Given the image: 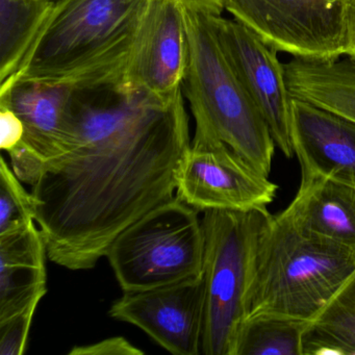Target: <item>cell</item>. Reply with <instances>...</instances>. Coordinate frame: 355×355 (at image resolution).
<instances>
[{
    "label": "cell",
    "instance_id": "obj_1",
    "mask_svg": "<svg viewBox=\"0 0 355 355\" xmlns=\"http://www.w3.org/2000/svg\"><path fill=\"white\" fill-rule=\"evenodd\" d=\"M191 142L182 89L170 99L123 80L74 89L63 150L32 188L47 257L93 269L126 227L176 196Z\"/></svg>",
    "mask_w": 355,
    "mask_h": 355
},
{
    "label": "cell",
    "instance_id": "obj_2",
    "mask_svg": "<svg viewBox=\"0 0 355 355\" xmlns=\"http://www.w3.org/2000/svg\"><path fill=\"white\" fill-rule=\"evenodd\" d=\"M53 1L21 69L3 84L33 80L83 89L123 80L145 0Z\"/></svg>",
    "mask_w": 355,
    "mask_h": 355
},
{
    "label": "cell",
    "instance_id": "obj_3",
    "mask_svg": "<svg viewBox=\"0 0 355 355\" xmlns=\"http://www.w3.org/2000/svg\"><path fill=\"white\" fill-rule=\"evenodd\" d=\"M354 272L355 248L301 232L282 213L272 215L259 239L248 315L311 322Z\"/></svg>",
    "mask_w": 355,
    "mask_h": 355
},
{
    "label": "cell",
    "instance_id": "obj_4",
    "mask_svg": "<svg viewBox=\"0 0 355 355\" xmlns=\"http://www.w3.org/2000/svg\"><path fill=\"white\" fill-rule=\"evenodd\" d=\"M189 68L182 92L195 120L194 136L221 141L269 178L275 142L269 126L228 62L211 16L182 7Z\"/></svg>",
    "mask_w": 355,
    "mask_h": 355
},
{
    "label": "cell",
    "instance_id": "obj_5",
    "mask_svg": "<svg viewBox=\"0 0 355 355\" xmlns=\"http://www.w3.org/2000/svg\"><path fill=\"white\" fill-rule=\"evenodd\" d=\"M271 216L268 209L203 211L201 354H234L239 328L248 315L259 239Z\"/></svg>",
    "mask_w": 355,
    "mask_h": 355
},
{
    "label": "cell",
    "instance_id": "obj_6",
    "mask_svg": "<svg viewBox=\"0 0 355 355\" xmlns=\"http://www.w3.org/2000/svg\"><path fill=\"white\" fill-rule=\"evenodd\" d=\"M198 214L175 196L113 241L105 257L123 292L150 290L202 274L205 236Z\"/></svg>",
    "mask_w": 355,
    "mask_h": 355
},
{
    "label": "cell",
    "instance_id": "obj_7",
    "mask_svg": "<svg viewBox=\"0 0 355 355\" xmlns=\"http://www.w3.org/2000/svg\"><path fill=\"white\" fill-rule=\"evenodd\" d=\"M350 0H226L234 19L296 59L334 61L348 51Z\"/></svg>",
    "mask_w": 355,
    "mask_h": 355
},
{
    "label": "cell",
    "instance_id": "obj_8",
    "mask_svg": "<svg viewBox=\"0 0 355 355\" xmlns=\"http://www.w3.org/2000/svg\"><path fill=\"white\" fill-rule=\"evenodd\" d=\"M277 189L225 143L207 137H193L176 172V196L199 213L268 209Z\"/></svg>",
    "mask_w": 355,
    "mask_h": 355
},
{
    "label": "cell",
    "instance_id": "obj_9",
    "mask_svg": "<svg viewBox=\"0 0 355 355\" xmlns=\"http://www.w3.org/2000/svg\"><path fill=\"white\" fill-rule=\"evenodd\" d=\"M189 42L178 0H145L130 45L123 80L161 99H170L189 68Z\"/></svg>",
    "mask_w": 355,
    "mask_h": 355
},
{
    "label": "cell",
    "instance_id": "obj_10",
    "mask_svg": "<svg viewBox=\"0 0 355 355\" xmlns=\"http://www.w3.org/2000/svg\"><path fill=\"white\" fill-rule=\"evenodd\" d=\"M209 16L228 62L269 126L276 146L291 159L294 155L290 130L293 96L278 51L236 19Z\"/></svg>",
    "mask_w": 355,
    "mask_h": 355
},
{
    "label": "cell",
    "instance_id": "obj_11",
    "mask_svg": "<svg viewBox=\"0 0 355 355\" xmlns=\"http://www.w3.org/2000/svg\"><path fill=\"white\" fill-rule=\"evenodd\" d=\"M203 313L202 274L150 290L123 292L109 311L110 317L137 326L175 355L200 354Z\"/></svg>",
    "mask_w": 355,
    "mask_h": 355
},
{
    "label": "cell",
    "instance_id": "obj_12",
    "mask_svg": "<svg viewBox=\"0 0 355 355\" xmlns=\"http://www.w3.org/2000/svg\"><path fill=\"white\" fill-rule=\"evenodd\" d=\"M290 130L301 180L328 178L355 188L354 121L293 97Z\"/></svg>",
    "mask_w": 355,
    "mask_h": 355
},
{
    "label": "cell",
    "instance_id": "obj_13",
    "mask_svg": "<svg viewBox=\"0 0 355 355\" xmlns=\"http://www.w3.org/2000/svg\"><path fill=\"white\" fill-rule=\"evenodd\" d=\"M74 89L33 80L0 85V105L15 112L24 125V142L45 162L63 150Z\"/></svg>",
    "mask_w": 355,
    "mask_h": 355
},
{
    "label": "cell",
    "instance_id": "obj_14",
    "mask_svg": "<svg viewBox=\"0 0 355 355\" xmlns=\"http://www.w3.org/2000/svg\"><path fill=\"white\" fill-rule=\"evenodd\" d=\"M46 244L36 221L0 234V322L42 300Z\"/></svg>",
    "mask_w": 355,
    "mask_h": 355
},
{
    "label": "cell",
    "instance_id": "obj_15",
    "mask_svg": "<svg viewBox=\"0 0 355 355\" xmlns=\"http://www.w3.org/2000/svg\"><path fill=\"white\" fill-rule=\"evenodd\" d=\"M301 232L355 248V188L328 178L301 180L282 211Z\"/></svg>",
    "mask_w": 355,
    "mask_h": 355
},
{
    "label": "cell",
    "instance_id": "obj_16",
    "mask_svg": "<svg viewBox=\"0 0 355 355\" xmlns=\"http://www.w3.org/2000/svg\"><path fill=\"white\" fill-rule=\"evenodd\" d=\"M288 91L294 98L355 122V61H309L293 58L284 64Z\"/></svg>",
    "mask_w": 355,
    "mask_h": 355
},
{
    "label": "cell",
    "instance_id": "obj_17",
    "mask_svg": "<svg viewBox=\"0 0 355 355\" xmlns=\"http://www.w3.org/2000/svg\"><path fill=\"white\" fill-rule=\"evenodd\" d=\"M53 3V0H0V84L21 69Z\"/></svg>",
    "mask_w": 355,
    "mask_h": 355
},
{
    "label": "cell",
    "instance_id": "obj_18",
    "mask_svg": "<svg viewBox=\"0 0 355 355\" xmlns=\"http://www.w3.org/2000/svg\"><path fill=\"white\" fill-rule=\"evenodd\" d=\"M355 355V272L309 323L303 355Z\"/></svg>",
    "mask_w": 355,
    "mask_h": 355
},
{
    "label": "cell",
    "instance_id": "obj_19",
    "mask_svg": "<svg viewBox=\"0 0 355 355\" xmlns=\"http://www.w3.org/2000/svg\"><path fill=\"white\" fill-rule=\"evenodd\" d=\"M309 323L269 313L248 315L239 328L232 355H303Z\"/></svg>",
    "mask_w": 355,
    "mask_h": 355
},
{
    "label": "cell",
    "instance_id": "obj_20",
    "mask_svg": "<svg viewBox=\"0 0 355 355\" xmlns=\"http://www.w3.org/2000/svg\"><path fill=\"white\" fill-rule=\"evenodd\" d=\"M35 221V199L6 159L0 161V234Z\"/></svg>",
    "mask_w": 355,
    "mask_h": 355
},
{
    "label": "cell",
    "instance_id": "obj_21",
    "mask_svg": "<svg viewBox=\"0 0 355 355\" xmlns=\"http://www.w3.org/2000/svg\"><path fill=\"white\" fill-rule=\"evenodd\" d=\"M40 300L0 322V355H22L28 346L33 319Z\"/></svg>",
    "mask_w": 355,
    "mask_h": 355
},
{
    "label": "cell",
    "instance_id": "obj_22",
    "mask_svg": "<svg viewBox=\"0 0 355 355\" xmlns=\"http://www.w3.org/2000/svg\"><path fill=\"white\" fill-rule=\"evenodd\" d=\"M11 168L18 180L28 186L35 187L38 184L44 169V159L35 153L22 141L15 148L10 151Z\"/></svg>",
    "mask_w": 355,
    "mask_h": 355
},
{
    "label": "cell",
    "instance_id": "obj_23",
    "mask_svg": "<svg viewBox=\"0 0 355 355\" xmlns=\"http://www.w3.org/2000/svg\"><path fill=\"white\" fill-rule=\"evenodd\" d=\"M69 355H142L144 351L137 348L130 340L122 336H113L94 344L76 346Z\"/></svg>",
    "mask_w": 355,
    "mask_h": 355
},
{
    "label": "cell",
    "instance_id": "obj_24",
    "mask_svg": "<svg viewBox=\"0 0 355 355\" xmlns=\"http://www.w3.org/2000/svg\"><path fill=\"white\" fill-rule=\"evenodd\" d=\"M24 125L15 112L0 105V148L10 153L24 141Z\"/></svg>",
    "mask_w": 355,
    "mask_h": 355
},
{
    "label": "cell",
    "instance_id": "obj_25",
    "mask_svg": "<svg viewBox=\"0 0 355 355\" xmlns=\"http://www.w3.org/2000/svg\"><path fill=\"white\" fill-rule=\"evenodd\" d=\"M226 0H178V3L192 11L207 15H221L225 10Z\"/></svg>",
    "mask_w": 355,
    "mask_h": 355
},
{
    "label": "cell",
    "instance_id": "obj_26",
    "mask_svg": "<svg viewBox=\"0 0 355 355\" xmlns=\"http://www.w3.org/2000/svg\"><path fill=\"white\" fill-rule=\"evenodd\" d=\"M347 36H348L347 57L355 61V0L349 1L348 10H347Z\"/></svg>",
    "mask_w": 355,
    "mask_h": 355
}]
</instances>
